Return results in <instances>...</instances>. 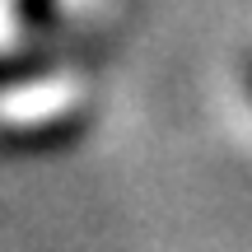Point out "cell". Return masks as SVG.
<instances>
[{
  "instance_id": "6da1fadb",
  "label": "cell",
  "mask_w": 252,
  "mask_h": 252,
  "mask_svg": "<svg viewBox=\"0 0 252 252\" xmlns=\"http://www.w3.org/2000/svg\"><path fill=\"white\" fill-rule=\"evenodd\" d=\"M84 135V117H52V122H28V126H0V154L9 159H33V154L70 150Z\"/></svg>"
},
{
  "instance_id": "7a4b0ae2",
  "label": "cell",
  "mask_w": 252,
  "mask_h": 252,
  "mask_svg": "<svg viewBox=\"0 0 252 252\" xmlns=\"http://www.w3.org/2000/svg\"><path fill=\"white\" fill-rule=\"evenodd\" d=\"M56 56L47 47H19V52H0V94L19 89V84H33L42 75H52Z\"/></svg>"
},
{
  "instance_id": "3957f363",
  "label": "cell",
  "mask_w": 252,
  "mask_h": 252,
  "mask_svg": "<svg viewBox=\"0 0 252 252\" xmlns=\"http://www.w3.org/2000/svg\"><path fill=\"white\" fill-rule=\"evenodd\" d=\"M14 19L24 33H52L61 19V0H14Z\"/></svg>"
},
{
  "instance_id": "277c9868",
  "label": "cell",
  "mask_w": 252,
  "mask_h": 252,
  "mask_svg": "<svg viewBox=\"0 0 252 252\" xmlns=\"http://www.w3.org/2000/svg\"><path fill=\"white\" fill-rule=\"evenodd\" d=\"M248 89H252V61H248Z\"/></svg>"
}]
</instances>
